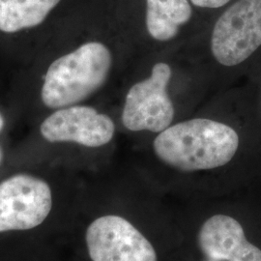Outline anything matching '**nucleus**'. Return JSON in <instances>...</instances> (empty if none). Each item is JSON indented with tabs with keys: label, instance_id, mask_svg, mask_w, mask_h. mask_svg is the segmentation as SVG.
Instances as JSON below:
<instances>
[{
	"label": "nucleus",
	"instance_id": "obj_12",
	"mask_svg": "<svg viewBox=\"0 0 261 261\" xmlns=\"http://www.w3.org/2000/svg\"><path fill=\"white\" fill-rule=\"evenodd\" d=\"M3 126H4V119H3V117H2V115L0 114V130H2V128H3Z\"/></svg>",
	"mask_w": 261,
	"mask_h": 261
},
{
	"label": "nucleus",
	"instance_id": "obj_5",
	"mask_svg": "<svg viewBox=\"0 0 261 261\" xmlns=\"http://www.w3.org/2000/svg\"><path fill=\"white\" fill-rule=\"evenodd\" d=\"M51 206V191L45 181L27 174L10 177L0 184V232L36 227Z\"/></svg>",
	"mask_w": 261,
	"mask_h": 261
},
{
	"label": "nucleus",
	"instance_id": "obj_1",
	"mask_svg": "<svg viewBox=\"0 0 261 261\" xmlns=\"http://www.w3.org/2000/svg\"><path fill=\"white\" fill-rule=\"evenodd\" d=\"M239 142L237 132L223 122L193 118L159 133L153 150L168 167L194 172L227 165L235 156Z\"/></svg>",
	"mask_w": 261,
	"mask_h": 261
},
{
	"label": "nucleus",
	"instance_id": "obj_2",
	"mask_svg": "<svg viewBox=\"0 0 261 261\" xmlns=\"http://www.w3.org/2000/svg\"><path fill=\"white\" fill-rule=\"evenodd\" d=\"M109 47L89 42L49 66L42 87V101L49 109L80 103L102 87L112 69Z\"/></svg>",
	"mask_w": 261,
	"mask_h": 261
},
{
	"label": "nucleus",
	"instance_id": "obj_7",
	"mask_svg": "<svg viewBox=\"0 0 261 261\" xmlns=\"http://www.w3.org/2000/svg\"><path fill=\"white\" fill-rule=\"evenodd\" d=\"M40 130L50 142L69 141L100 147L112 140L115 125L110 116L91 107L73 106L54 112L42 123Z\"/></svg>",
	"mask_w": 261,
	"mask_h": 261
},
{
	"label": "nucleus",
	"instance_id": "obj_6",
	"mask_svg": "<svg viewBox=\"0 0 261 261\" xmlns=\"http://www.w3.org/2000/svg\"><path fill=\"white\" fill-rule=\"evenodd\" d=\"M85 240L92 261H158L147 238L119 216L95 220L86 230Z\"/></svg>",
	"mask_w": 261,
	"mask_h": 261
},
{
	"label": "nucleus",
	"instance_id": "obj_3",
	"mask_svg": "<svg viewBox=\"0 0 261 261\" xmlns=\"http://www.w3.org/2000/svg\"><path fill=\"white\" fill-rule=\"evenodd\" d=\"M211 53L221 65L233 67L261 47V0H238L218 19Z\"/></svg>",
	"mask_w": 261,
	"mask_h": 261
},
{
	"label": "nucleus",
	"instance_id": "obj_13",
	"mask_svg": "<svg viewBox=\"0 0 261 261\" xmlns=\"http://www.w3.org/2000/svg\"><path fill=\"white\" fill-rule=\"evenodd\" d=\"M1 159H2V152H1V149H0V163H1Z\"/></svg>",
	"mask_w": 261,
	"mask_h": 261
},
{
	"label": "nucleus",
	"instance_id": "obj_8",
	"mask_svg": "<svg viewBox=\"0 0 261 261\" xmlns=\"http://www.w3.org/2000/svg\"><path fill=\"white\" fill-rule=\"evenodd\" d=\"M198 246L209 259L261 261V250L249 242L242 225L227 215H215L202 224Z\"/></svg>",
	"mask_w": 261,
	"mask_h": 261
},
{
	"label": "nucleus",
	"instance_id": "obj_10",
	"mask_svg": "<svg viewBox=\"0 0 261 261\" xmlns=\"http://www.w3.org/2000/svg\"><path fill=\"white\" fill-rule=\"evenodd\" d=\"M60 0H0V30L18 32L41 24Z\"/></svg>",
	"mask_w": 261,
	"mask_h": 261
},
{
	"label": "nucleus",
	"instance_id": "obj_9",
	"mask_svg": "<svg viewBox=\"0 0 261 261\" xmlns=\"http://www.w3.org/2000/svg\"><path fill=\"white\" fill-rule=\"evenodd\" d=\"M192 14L189 0H146L147 31L158 42L171 41L190 21Z\"/></svg>",
	"mask_w": 261,
	"mask_h": 261
},
{
	"label": "nucleus",
	"instance_id": "obj_11",
	"mask_svg": "<svg viewBox=\"0 0 261 261\" xmlns=\"http://www.w3.org/2000/svg\"><path fill=\"white\" fill-rule=\"evenodd\" d=\"M230 0H191V2L199 8H208V9H217L223 7Z\"/></svg>",
	"mask_w": 261,
	"mask_h": 261
},
{
	"label": "nucleus",
	"instance_id": "obj_4",
	"mask_svg": "<svg viewBox=\"0 0 261 261\" xmlns=\"http://www.w3.org/2000/svg\"><path fill=\"white\" fill-rule=\"evenodd\" d=\"M172 76L170 66L158 62L149 76L134 84L128 91L122 112V123L132 132L161 133L174 119L175 110L168 93Z\"/></svg>",
	"mask_w": 261,
	"mask_h": 261
}]
</instances>
